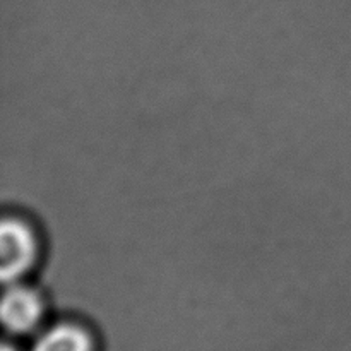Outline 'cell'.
Here are the masks:
<instances>
[{"instance_id":"cell-1","label":"cell","mask_w":351,"mask_h":351,"mask_svg":"<svg viewBox=\"0 0 351 351\" xmlns=\"http://www.w3.org/2000/svg\"><path fill=\"white\" fill-rule=\"evenodd\" d=\"M36 257L33 232L21 219H3L0 228V278L3 283H16L31 267Z\"/></svg>"},{"instance_id":"cell-4","label":"cell","mask_w":351,"mask_h":351,"mask_svg":"<svg viewBox=\"0 0 351 351\" xmlns=\"http://www.w3.org/2000/svg\"><path fill=\"white\" fill-rule=\"evenodd\" d=\"M2 351H14L12 348H10L9 345H3V348H2Z\"/></svg>"},{"instance_id":"cell-2","label":"cell","mask_w":351,"mask_h":351,"mask_svg":"<svg viewBox=\"0 0 351 351\" xmlns=\"http://www.w3.org/2000/svg\"><path fill=\"white\" fill-rule=\"evenodd\" d=\"M43 312V304L33 290L16 287L3 293L0 315L7 331L14 335H24L38 324Z\"/></svg>"},{"instance_id":"cell-3","label":"cell","mask_w":351,"mask_h":351,"mask_svg":"<svg viewBox=\"0 0 351 351\" xmlns=\"http://www.w3.org/2000/svg\"><path fill=\"white\" fill-rule=\"evenodd\" d=\"M31 351H93L91 338L74 324H58L45 331Z\"/></svg>"}]
</instances>
